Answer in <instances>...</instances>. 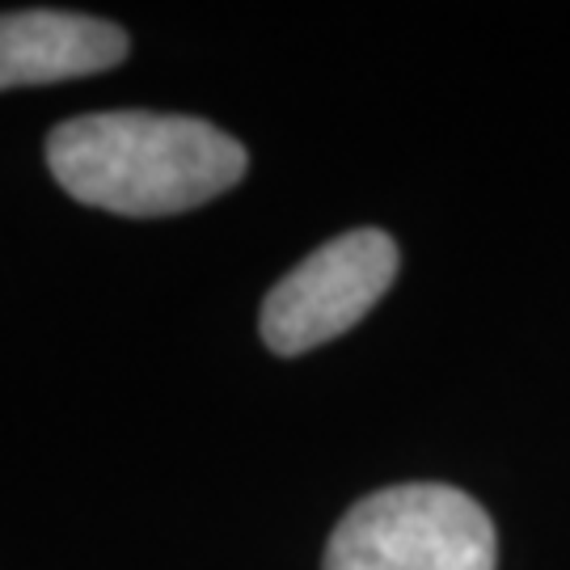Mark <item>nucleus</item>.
<instances>
[{
    "label": "nucleus",
    "instance_id": "f257e3e1",
    "mask_svg": "<svg viewBox=\"0 0 570 570\" xmlns=\"http://www.w3.org/2000/svg\"><path fill=\"white\" fill-rule=\"evenodd\" d=\"M242 140L190 115L102 110L47 136V169L85 207L131 220L178 216L245 178Z\"/></svg>",
    "mask_w": 570,
    "mask_h": 570
},
{
    "label": "nucleus",
    "instance_id": "f03ea898",
    "mask_svg": "<svg viewBox=\"0 0 570 570\" xmlns=\"http://www.w3.org/2000/svg\"><path fill=\"white\" fill-rule=\"evenodd\" d=\"M494 524L465 490L406 482L360 499L338 520L322 570H494Z\"/></svg>",
    "mask_w": 570,
    "mask_h": 570
},
{
    "label": "nucleus",
    "instance_id": "7ed1b4c3",
    "mask_svg": "<svg viewBox=\"0 0 570 570\" xmlns=\"http://www.w3.org/2000/svg\"><path fill=\"white\" fill-rule=\"evenodd\" d=\"M397 242L381 228H351L313 249L271 287L263 305V343L275 355H305L364 322L397 279Z\"/></svg>",
    "mask_w": 570,
    "mask_h": 570
},
{
    "label": "nucleus",
    "instance_id": "20e7f679",
    "mask_svg": "<svg viewBox=\"0 0 570 570\" xmlns=\"http://www.w3.org/2000/svg\"><path fill=\"white\" fill-rule=\"evenodd\" d=\"M127 60V35L115 21L63 9L0 13V89L94 77Z\"/></svg>",
    "mask_w": 570,
    "mask_h": 570
}]
</instances>
